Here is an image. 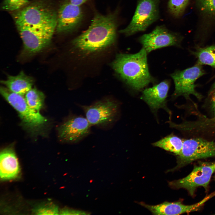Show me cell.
I'll return each instance as SVG.
<instances>
[{"label":"cell","mask_w":215,"mask_h":215,"mask_svg":"<svg viewBox=\"0 0 215 215\" xmlns=\"http://www.w3.org/2000/svg\"><path fill=\"white\" fill-rule=\"evenodd\" d=\"M118 13L117 10L106 15L96 13L88 28L73 40L74 49L89 54L112 45L116 37Z\"/></svg>","instance_id":"cell-1"},{"label":"cell","mask_w":215,"mask_h":215,"mask_svg":"<svg viewBox=\"0 0 215 215\" xmlns=\"http://www.w3.org/2000/svg\"><path fill=\"white\" fill-rule=\"evenodd\" d=\"M147 53L143 47L134 54L119 53L111 63L120 78L136 90H142L153 80L149 71Z\"/></svg>","instance_id":"cell-2"},{"label":"cell","mask_w":215,"mask_h":215,"mask_svg":"<svg viewBox=\"0 0 215 215\" xmlns=\"http://www.w3.org/2000/svg\"><path fill=\"white\" fill-rule=\"evenodd\" d=\"M15 11L13 17L16 25L56 26L57 13L44 1L33 2Z\"/></svg>","instance_id":"cell-3"},{"label":"cell","mask_w":215,"mask_h":215,"mask_svg":"<svg viewBox=\"0 0 215 215\" xmlns=\"http://www.w3.org/2000/svg\"><path fill=\"white\" fill-rule=\"evenodd\" d=\"M22 40L24 56H31L44 49L50 44L56 27H32L16 25Z\"/></svg>","instance_id":"cell-4"},{"label":"cell","mask_w":215,"mask_h":215,"mask_svg":"<svg viewBox=\"0 0 215 215\" xmlns=\"http://www.w3.org/2000/svg\"><path fill=\"white\" fill-rule=\"evenodd\" d=\"M2 96L18 112L24 126L32 132L39 131L47 120L39 112L35 111L27 105L23 95L14 93L6 87L1 86Z\"/></svg>","instance_id":"cell-5"},{"label":"cell","mask_w":215,"mask_h":215,"mask_svg":"<svg viewBox=\"0 0 215 215\" xmlns=\"http://www.w3.org/2000/svg\"><path fill=\"white\" fill-rule=\"evenodd\" d=\"M215 157V141L202 138L183 139L180 153L177 155V165L168 172L174 171L198 159Z\"/></svg>","instance_id":"cell-6"},{"label":"cell","mask_w":215,"mask_h":215,"mask_svg":"<svg viewBox=\"0 0 215 215\" xmlns=\"http://www.w3.org/2000/svg\"><path fill=\"white\" fill-rule=\"evenodd\" d=\"M161 0H139L131 21L119 32L126 36L145 31L159 17V5Z\"/></svg>","instance_id":"cell-7"},{"label":"cell","mask_w":215,"mask_h":215,"mask_svg":"<svg viewBox=\"0 0 215 215\" xmlns=\"http://www.w3.org/2000/svg\"><path fill=\"white\" fill-rule=\"evenodd\" d=\"M205 73L201 65L196 63L195 65L182 70H177L171 74V77L175 85V90L173 96L176 97L184 96L190 99L191 95H193L198 99L202 96L195 90L197 85L196 81Z\"/></svg>","instance_id":"cell-8"},{"label":"cell","mask_w":215,"mask_h":215,"mask_svg":"<svg viewBox=\"0 0 215 215\" xmlns=\"http://www.w3.org/2000/svg\"><path fill=\"white\" fill-rule=\"evenodd\" d=\"M215 171V162L210 165L195 166L188 175L182 179L168 182L173 189L184 188L193 196L198 187L206 189L212 174Z\"/></svg>","instance_id":"cell-9"},{"label":"cell","mask_w":215,"mask_h":215,"mask_svg":"<svg viewBox=\"0 0 215 215\" xmlns=\"http://www.w3.org/2000/svg\"><path fill=\"white\" fill-rule=\"evenodd\" d=\"M81 107L91 125L103 126L112 123L116 119L119 109L118 103L109 99Z\"/></svg>","instance_id":"cell-10"},{"label":"cell","mask_w":215,"mask_h":215,"mask_svg":"<svg viewBox=\"0 0 215 215\" xmlns=\"http://www.w3.org/2000/svg\"><path fill=\"white\" fill-rule=\"evenodd\" d=\"M182 38L164 25L157 26L150 33L140 36L139 41L147 53L157 49L170 46H179Z\"/></svg>","instance_id":"cell-11"},{"label":"cell","mask_w":215,"mask_h":215,"mask_svg":"<svg viewBox=\"0 0 215 215\" xmlns=\"http://www.w3.org/2000/svg\"><path fill=\"white\" fill-rule=\"evenodd\" d=\"M82 9L79 6L66 1L60 6L57 13L56 30L58 33L72 32L79 27L84 18Z\"/></svg>","instance_id":"cell-12"},{"label":"cell","mask_w":215,"mask_h":215,"mask_svg":"<svg viewBox=\"0 0 215 215\" xmlns=\"http://www.w3.org/2000/svg\"><path fill=\"white\" fill-rule=\"evenodd\" d=\"M91 125L86 117L72 116L59 127V137L64 142H77L89 133Z\"/></svg>","instance_id":"cell-13"},{"label":"cell","mask_w":215,"mask_h":215,"mask_svg":"<svg viewBox=\"0 0 215 215\" xmlns=\"http://www.w3.org/2000/svg\"><path fill=\"white\" fill-rule=\"evenodd\" d=\"M212 197V195L210 194L198 202L190 205H184L179 201H166L156 205H150L142 202L139 204L154 215H179L198 211L205 202Z\"/></svg>","instance_id":"cell-14"},{"label":"cell","mask_w":215,"mask_h":215,"mask_svg":"<svg viewBox=\"0 0 215 215\" xmlns=\"http://www.w3.org/2000/svg\"><path fill=\"white\" fill-rule=\"evenodd\" d=\"M169 88V82L164 80L152 87L145 89L141 98L152 110L155 111L163 108L169 113L171 118V113L166 105Z\"/></svg>","instance_id":"cell-15"},{"label":"cell","mask_w":215,"mask_h":215,"mask_svg":"<svg viewBox=\"0 0 215 215\" xmlns=\"http://www.w3.org/2000/svg\"><path fill=\"white\" fill-rule=\"evenodd\" d=\"M19 167L18 159L13 149L7 147L1 152L0 177L3 180L16 178L19 174Z\"/></svg>","instance_id":"cell-16"},{"label":"cell","mask_w":215,"mask_h":215,"mask_svg":"<svg viewBox=\"0 0 215 215\" xmlns=\"http://www.w3.org/2000/svg\"><path fill=\"white\" fill-rule=\"evenodd\" d=\"M1 82L12 92L23 96L32 88L34 80L21 71L16 76H8Z\"/></svg>","instance_id":"cell-17"},{"label":"cell","mask_w":215,"mask_h":215,"mask_svg":"<svg viewBox=\"0 0 215 215\" xmlns=\"http://www.w3.org/2000/svg\"><path fill=\"white\" fill-rule=\"evenodd\" d=\"M183 142V139L171 134L153 143L152 145L174 153L177 156L182 150Z\"/></svg>","instance_id":"cell-18"},{"label":"cell","mask_w":215,"mask_h":215,"mask_svg":"<svg viewBox=\"0 0 215 215\" xmlns=\"http://www.w3.org/2000/svg\"><path fill=\"white\" fill-rule=\"evenodd\" d=\"M195 51H191L197 58V63L206 64L215 67V45L205 47H198Z\"/></svg>","instance_id":"cell-19"},{"label":"cell","mask_w":215,"mask_h":215,"mask_svg":"<svg viewBox=\"0 0 215 215\" xmlns=\"http://www.w3.org/2000/svg\"><path fill=\"white\" fill-rule=\"evenodd\" d=\"M210 103V110L211 116L210 118H206L201 121L194 122L192 124V127H198V129H203L208 128L215 127V83L212 86L209 93Z\"/></svg>","instance_id":"cell-20"},{"label":"cell","mask_w":215,"mask_h":215,"mask_svg":"<svg viewBox=\"0 0 215 215\" xmlns=\"http://www.w3.org/2000/svg\"><path fill=\"white\" fill-rule=\"evenodd\" d=\"M25 95L26 101L29 107L35 111L39 112L44 101L43 93L36 88H32Z\"/></svg>","instance_id":"cell-21"},{"label":"cell","mask_w":215,"mask_h":215,"mask_svg":"<svg viewBox=\"0 0 215 215\" xmlns=\"http://www.w3.org/2000/svg\"><path fill=\"white\" fill-rule=\"evenodd\" d=\"M189 2V0H169L168 8L173 16L178 17L184 13Z\"/></svg>","instance_id":"cell-22"},{"label":"cell","mask_w":215,"mask_h":215,"mask_svg":"<svg viewBox=\"0 0 215 215\" xmlns=\"http://www.w3.org/2000/svg\"><path fill=\"white\" fill-rule=\"evenodd\" d=\"M200 10L203 14L215 16V0H195Z\"/></svg>","instance_id":"cell-23"},{"label":"cell","mask_w":215,"mask_h":215,"mask_svg":"<svg viewBox=\"0 0 215 215\" xmlns=\"http://www.w3.org/2000/svg\"><path fill=\"white\" fill-rule=\"evenodd\" d=\"M29 2V0H3L2 8L6 11H16L27 5Z\"/></svg>","instance_id":"cell-24"},{"label":"cell","mask_w":215,"mask_h":215,"mask_svg":"<svg viewBox=\"0 0 215 215\" xmlns=\"http://www.w3.org/2000/svg\"><path fill=\"white\" fill-rule=\"evenodd\" d=\"M33 211L36 214L38 215H56L59 212L57 206L51 203L38 206Z\"/></svg>","instance_id":"cell-25"},{"label":"cell","mask_w":215,"mask_h":215,"mask_svg":"<svg viewBox=\"0 0 215 215\" xmlns=\"http://www.w3.org/2000/svg\"><path fill=\"white\" fill-rule=\"evenodd\" d=\"M87 0H69V1L73 4L81 6Z\"/></svg>","instance_id":"cell-26"},{"label":"cell","mask_w":215,"mask_h":215,"mask_svg":"<svg viewBox=\"0 0 215 215\" xmlns=\"http://www.w3.org/2000/svg\"><path fill=\"white\" fill-rule=\"evenodd\" d=\"M214 173V174H215L214 177H215V171Z\"/></svg>","instance_id":"cell-27"}]
</instances>
